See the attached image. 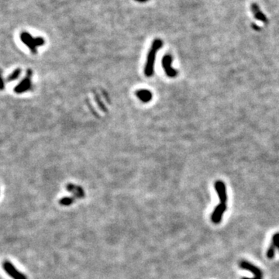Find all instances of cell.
<instances>
[{
	"instance_id": "1",
	"label": "cell",
	"mask_w": 279,
	"mask_h": 279,
	"mask_svg": "<svg viewBox=\"0 0 279 279\" xmlns=\"http://www.w3.org/2000/svg\"><path fill=\"white\" fill-rule=\"evenodd\" d=\"M163 41L161 39H155L147 53V60L144 66V74L146 77H151L154 73V64L157 54L160 48L162 47Z\"/></svg>"
},
{
	"instance_id": "2",
	"label": "cell",
	"mask_w": 279,
	"mask_h": 279,
	"mask_svg": "<svg viewBox=\"0 0 279 279\" xmlns=\"http://www.w3.org/2000/svg\"><path fill=\"white\" fill-rule=\"evenodd\" d=\"M20 40L33 54H37V47L43 46L45 43V40L43 37H33L27 32H23L20 34Z\"/></svg>"
},
{
	"instance_id": "3",
	"label": "cell",
	"mask_w": 279,
	"mask_h": 279,
	"mask_svg": "<svg viewBox=\"0 0 279 279\" xmlns=\"http://www.w3.org/2000/svg\"><path fill=\"white\" fill-rule=\"evenodd\" d=\"M32 76H33L32 70L28 69L27 71H26V77L20 82V84H18V85L16 86L14 91L16 93H18V94H21V93L30 90L31 88H32Z\"/></svg>"
},
{
	"instance_id": "4",
	"label": "cell",
	"mask_w": 279,
	"mask_h": 279,
	"mask_svg": "<svg viewBox=\"0 0 279 279\" xmlns=\"http://www.w3.org/2000/svg\"><path fill=\"white\" fill-rule=\"evenodd\" d=\"M161 64H162V67L167 77H176L178 74V71L172 67V56L170 54H165L163 57Z\"/></svg>"
},
{
	"instance_id": "5",
	"label": "cell",
	"mask_w": 279,
	"mask_h": 279,
	"mask_svg": "<svg viewBox=\"0 0 279 279\" xmlns=\"http://www.w3.org/2000/svg\"><path fill=\"white\" fill-rule=\"evenodd\" d=\"M2 268L8 275L13 279H27L26 276L19 271L12 263L9 261H5L2 264Z\"/></svg>"
},
{
	"instance_id": "6",
	"label": "cell",
	"mask_w": 279,
	"mask_h": 279,
	"mask_svg": "<svg viewBox=\"0 0 279 279\" xmlns=\"http://www.w3.org/2000/svg\"><path fill=\"white\" fill-rule=\"evenodd\" d=\"M226 210V203H221L217 205L214 209L212 215H211V220L215 224H219L221 222L223 218V214L225 213Z\"/></svg>"
},
{
	"instance_id": "7",
	"label": "cell",
	"mask_w": 279,
	"mask_h": 279,
	"mask_svg": "<svg viewBox=\"0 0 279 279\" xmlns=\"http://www.w3.org/2000/svg\"><path fill=\"white\" fill-rule=\"evenodd\" d=\"M239 267H240L241 269L250 271V272L255 276V277H257V278H263V272H262L261 270L259 268H257V267H256L255 265L253 264L246 261V260H241V261L240 262V264H239Z\"/></svg>"
},
{
	"instance_id": "8",
	"label": "cell",
	"mask_w": 279,
	"mask_h": 279,
	"mask_svg": "<svg viewBox=\"0 0 279 279\" xmlns=\"http://www.w3.org/2000/svg\"><path fill=\"white\" fill-rule=\"evenodd\" d=\"M215 190L219 198L221 203H226L227 201V194H226V185L222 181H217L215 182Z\"/></svg>"
},
{
	"instance_id": "9",
	"label": "cell",
	"mask_w": 279,
	"mask_h": 279,
	"mask_svg": "<svg viewBox=\"0 0 279 279\" xmlns=\"http://www.w3.org/2000/svg\"><path fill=\"white\" fill-rule=\"evenodd\" d=\"M250 9L251 12H252L254 16L256 18V20H259V21L262 22V23H268V18H267L266 16L263 13L262 10L260 9V7H259V6L257 3H252L250 6Z\"/></svg>"
},
{
	"instance_id": "10",
	"label": "cell",
	"mask_w": 279,
	"mask_h": 279,
	"mask_svg": "<svg viewBox=\"0 0 279 279\" xmlns=\"http://www.w3.org/2000/svg\"><path fill=\"white\" fill-rule=\"evenodd\" d=\"M66 189L68 192L73 194L74 198H82L85 197V192H84L83 188L81 186L76 185V184L70 183V184H68L66 185Z\"/></svg>"
},
{
	"instance_id": "11",
	"label": "cell",
	"mask_w": 279,
	"mask_h": 279,
	"mask_svg": "<svg viewBox=\"0 0 279 279\" xmlns=\"http://www.w3.org/2000/svg\"><path fill=\"white\" fill-rule=\"evenodd\" d=\"M136 97L141 101V102H144V103H147L151 101L152 98H153V94H152L151 91L150 90L147 89H140L135 92Z\"/></svg>"
},
{
	"instance_id": "12",
	"label": "cell",
	"mask_w": 279,
	"mask_h": 279,
	"mask_svg": "<svg viewBox=\"0 0 279 279\" xmlns=\"http://www.w3.org/2000/svg\"><path fill=\"white\" fill-rule=\"evenodd\" d=\"M74 200H75V198H74V196L73 197L66 196V197H64V198H60V201H59V203H60V205H61V206H70V205L72 204V203L74 202Z\"/></svg>"
},
{
	"instance_id": "13",
	"label": "cell",
	"mask_w": 279,
	"mask_h": 279,
	"mask_svg": "<svg viewBox=\"0 0 279 279\" xmlns=\"http://www.w3.org/2000/svg\"><path fill=\"white\" fill-rule=\"evenodd\" d=\"M20 74H21V69H20V68H17V69H16L13 72H12L9 76H8L7 81L9 82L15 81L16 79H17L20 77Z\"/></svg>"
},
{
	"instance_id": "14",
	"label": "cell",
	"mask_w": 279,
	"mask_h": 279,
	"mask_svg": "<svg viewBox=\"0 0 279 279\" xmlns=\"http://www.w3.org/2000/svg\"><path fill=\"white\" fill-rule=\"evenodd\" d=\"M275 250H276V247L274 246V245L273 244V243H271L269 248H268V250H267V254H266L267 257H268V259H272L273 257H274Z\"/></svg>"
},
{
	"instance_id": "15",
	"label": "cell",
	"mask_w": 279,
	"mask_h": 279,
	"mask_svg": "<svg viewBox=\"0 0 279 279\" xmlns=\"http://www.w3.org/2000/svg\"><path fill=\"white\" fill-rule=\"evenodd\" d=\"M271 243H273L274 246L279 250V232H276L272 236Z\"/></svg>"
},
{
	"instance_id": "16",
	"label": "cell",
	"mask_w": 279,
	"mask_h": 279,
	"mask_svg": "<svg viewBox=\"0 0 279 279\" xmlns=\"http://www.w3.org/2000/svg\"><path fill=\"white\" fill-rule=\"evenodd\" d=\"M4 87L5 84L2 78V69H0V90L4 89Z\"/></svg>"
},
{
	"instance_id": "17",
	"label": "cell",
	"mask_w": 279,
	"mask_h": 279,
	"mask_svg": "<svg viewBox=\"0 0 279 279\" xmlns=\"http://www.w3.org/2000/svg\"><path fill=\"white\" fill-rule=\"evenodd\" d=\"M252 26H253V28H254V29H255L256 30H257V31L260 30V28L258 27V26H257L256 24H252Z\"/></svg>"
},
{
	"instance_id": "18",
	"label": "cell",
	"mask_w": 279,
	"mask_h": 279,
	"mask_svg": "<svg viewBox=\"0 0 279 279\" xmlns=\"http://www.w3.org/2000/svg\"><path fill=\"white\" fill-rule=\"evenodd\" d=\"M241 279H263V278H257V277H252V278H251V277H242Z\"/></svg>"
},
{
	"instance_id": "19",
	"label": "cell",
	"mask_w": 279,
	"mask_h": 279,
	"mask_svg": "<svg viewBox=\"0 0 279 279\" xmlns=\"http://www.w3.org/2000/svg\"><path fill=\"white\" fill-rule=\"evenodd\" d=\"M136 2H145L148 1V0H135Z\"/></svg>"
}]
</instances>
